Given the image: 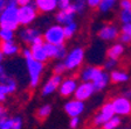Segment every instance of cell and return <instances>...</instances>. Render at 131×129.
<instances>
[{
  "label": "cell",
  "mask_w": 131,
  "mask_h": 129,
  "mask_svg": "<svg viewBox=\"0 0 131 129\" xmlns=\"http://www.w3.org/2000/svg\"><path fill=\"white\" fill-rule=\"evenodd\" d=\"M117 64H118V62L116 61V59H110V58H108L104 62V64H103V66H104V69H105L106 71H114V70H116V66H117Z\"/></svg>",
  "instance_id": "cell-32"
},
{
  "label": "cell",
  "mask_w": 131,
  "mask_h": 129,
  "mask_svg": "<svg viewBox=\"0 0 131 129\" xmlns=\"http://www.w3.org/2000/svg\"><path fill=\"white\" fill-rule=\"evenodd\" d=\"M8 118V112L7 109H6L5 107H4L3 105H0V129H1V127H3L4 122H5V120Z\"/></svg>",
  "instance_id": "cell-34"
},
{
  "label": "cell",
  "mask_w": 131,
  "mask_h": 129,
  "mask_svg": "<svg viewBox=\"0 0 131 129\" xmlns=\"http://www.w3.org/2000/svg\"><path fill=\"white\" fill-rule=\"evenodd\" d=\"M123 97H125V98H128V99L131 100V89H128L123 92Z\"/></svg>",
  "instance_id": "cell-42"
},
{
  "label": "cell",
  "mask_w": 131,
  "mask_h": 129,
  "mask_svg": "<svg viewBox=\"0 0 131 129\" xmlns=\"http://www.w3.org/2000/svg\"><path fill=\"white\" fill-rule=\"evenodd\" d=\"M116 3H117V0H102L98 6V11L101 13H108L115 7Z\"/></svg>",
  "instance_id": "cell-26"
},
{
  "label": "cell",
  "mask_w": 131,
  "mask_h": 129,
  "mask_svg": "<svg viewBox=\"0 0 131 129\" xmlns=\"http://www.w3.org/2000/svg\"><path fill=\"white\" fill-rule=\"evenodd\" d=\"M85 51L82 47H75L70 51H68V54L63 59V63L66 65V69L68 71L77 70L84 61Z\"/></svg>",
  "instance_id": "cell-4"
},
{
  "label": "cell",
  "mask_w": 131,
  "mask_h": 129,
  "mask_svg": "<svg viewBox=\"0 0 131 129\" xmlns=\"http://www.w3.org/2000/svg\"><path fill=\"white\" fill-rule=\"evenodd\" d=\"M115 116L114 107L111 101H108L101 106L98 113L93 118V124L95 127H102L106 121H109L111 118Z\"/></svg>",
  "instance_id": "cell-6"
},
{
  "label": "cell",
  "mask_w": 131,
  "mask_h": 129,
  "mask_svg": "<svg viewBox=\"0 0 131 129\" xmlns=\"http://www.w3.org/2000/svg\"><path fill=\"white\" fill-rule=\"evenodd\" d=\"M80 124H81V119L80 118H70V121H69L70 129H79Z\"/></svg>",
  "instance_id": "cell-35"
},
{
  "label": "cell",
  "mask_w": 131,
  "mask_h": 129,
  "mask_svg": "<svg viewBox=\"0 0 131 129\" xmlns=\"http://www.w3.org/2000/svg\"><path fill=\"white\" fill-rule=\"evenodd\" d=\"M50 114H52V106L48 105V104L41 106V107L36 110V118H38L39 120H41V121H43L45 119H47Z\"/></svg>",
  "instance_id": "cell-25"
},
{
  "label": "cell",
  "mask_w": 131,
  "mask_h": 129,
  "mask_svg": "<svg viewBox=\"0 0 131 129\" xmlns=\"http://www.w3.org/2000/svg\"><path fill=\"white\" fill-rule=\"evenodd\" d=\"M110 76V81L115 84H123V83H126L129 81L130 79V76H129L128 72H125L124 70H114L109 73Z\"/></svg>",
  "instance_id": "cell-23"
},
{
  "label": "cell",
  "mask_w": 131,
  "mask_h": 129,
  "mask_svg": "<svg viewBox=\"0 0 131 129\" xmlns=\"http://www.w3.org/2000/svg\"><path fill=\"white\" fill-rule=\"evenodd\" d=\"M121 33H122V34H125V35L131 36V23L122 24V27H121Z\"/></svg>",
  "instance_id": "cell-38"
},
{
  "label": "cell",
  "mask_w": 131,
  "mask_h": 129,
  "mask_svg": "<svg viewBox=\"0 0 131 129\" xmlns=\"http://www.w3.org/2000/svg\"><path fill=\"white\" fill-rule=\"evenodd\" d=\"M102 71H103V69L100 66H95V65L85 66L80 72V79L82 81H84V83H93L98 76L102 73Z\"/></svg>",
  "instance_id": "cell-18"
},
{
  "label": "cell",
  "mask_w": 131,
  "mask_h": 129,
  "mask_svg": "<svg viewBox=\"0 0 131 129\" xmlns=\"http://www.w3.org/2000/svg\"><path fill=\"white\" fill-rule=\"evenodd\" d=\"M19 46L16 44L14 41H9V42H1L0 43V51L3 52L4 56H15L19 52Z\"/></svg>",
  "instance_id": "cell-21"
},
{
  "label": "cell",
  "mask_w": 131,
  "mask_h": 129,
  "mask_svg": "<svg viewBox=\"0 0 131 129\" xmlns=\"http://www.w3.org/2000/svg\"><path fill=\"white\" fill-rule=\"evenodd\" d=\"M29 50H30V54H32V57L35 61L40 63H46L48 61V56H47V52H46V49H45V41L43 38L36 41L35 43H33L32 46L29 47Z\"/></svg>",
  "instance_id": "cell-13"
},
{
  "label": "cell",
  "mask_w": 131,
  "mask_h": 129,
  "mask_svg": "<svg viewBox=\"0 0 131 129\" xmlns=\"http://www.w3.org/2000/svg\"><path fill=\"white\" fill-rule=\"evenodd\" d=\"M22 56H24L25 63H26V69H27L28 79H29V86L32 89H35L40 84L42 73L45 71V64L38 62V61L33 58L29 48H25L22 50Z\"/></svg>",
  "instance_id": "cell-1"
},
{
  "label": "cell",
  "mask_w": 131,
  "mask_h": 129,
  "mask_svg": "<svg viewBox=\"0 0 131 129\" xmlns=\"http://www.w3.org/2000/svg\"><path fill=\"white\" fill-rule=\"evenodd\" d=\"M119 7L122 11H131V0H119Z\"/></svg>",
  "instance_id": "cell-36"
},
{
  "label": "cell",
  "mask_w": 131,
  "mask_h": 129,
  "mask_svg": "<svg viewBox=\"0 0 131 129\" xmlns=\"http://www.w3.org/2000/svg\"><path fill=\"white\" fill-rule=\"evenodd\" d=\"M63 30H64V35H66V38H71L75 33L77 32V23L76 22H71V23L67 24L63 27Z\"/></svg>",
  "instance_id": "cell-29"
},
{
  "label": "cell",
  "mask_w": 131,
  "mask_h": 129,
  "mask_svg": "<svg viewBox=\"0 0 131 129\" xmlns=\"http://www.w3.org/2000/svg\"><path fill=\"white\" fill-rule=\"evenodd\" d=\"M18 90V81L11 75H8L4 66L0 67V93L9 95Z\"/></svg>",
  "instance_id": "cell-5"
},
{
  "label": "cell",
  "mask_w": 131,
  "mask_h": 129,
  "mask_svg": "<svg viewBox=\"0 0 131 129\" xmlns=\"http://www.w3.org/2000/svg\"><path fill=\"white\" fill-rule=\"evenodd\" d=\"M19 26V6L16 0H7L5 9L0 13V28L15 32Z\"/></svg>",
  "instance_id": "cell-2"
},
{
  "label": "cell",
  "mask_w": 131,
  "mask_h": 129,
  "mask_svg": "<svg viewBox=\"0 0 131 129\" xmlns=\"http://www.w3.org/2000/svg\"><path fill=\"white\" fill-rule=\"evenodd\" d=\"M119 34H121L119 29H118V27H116L115 24H105V26H103L101 29L98 30L97 35L102 41L110 42V41L117 40Z\"/></svg>",
  "instance_id": "cell-17"
},
{
  "label": "cell",
  "mask_w": 131,
  "mask_h": 129,
  "mask_svg": "<svg viewBox=\"0 0 131 129\" xmlns=\"http://www.w3.org/2000/svg\"><path fill=\"white\" fill-rule=\"evenodd\" d=\"M91 129H96V128H91Z\"/></svg>",
  "instance_id": "cell-47"
},
{
  "label": "cell",
  "mask_w": 131,
  "mask_h": 129,
  "mask_svg": "<svg viewBox=\"0 0 131 129\" xmlns=\"http://www.w3.org/2000/svg\"><path fill=\"white\" fill-rule=\"evenodd\" d=\"M119 21L122 24L131 23V11H122L119 12Z\"/></svg>",
  "instance_id": "cell-31"
},
{
  "label": "cell",
  "mask_w": 131,
  "mask_h": 129,
  "mask_svg": "<svg viewBox=\"0 0 131 129\" xmlns=\"http://www.w3.org/2000/svg\"><path fill=\"white\" fill-rule=\"evenodd\" d=\"M6 98H7V95H5V94H3V93H0V105H1V104L5 101Z\"/></svg>",
  "instance_id": "cell-44"
},
{
  "label": "cell",
  "mask_w": 131,
  "mask_h": 129,
  "mask_svg": "<svg viewBox=\"0 0 131 129\" xmlns=\"http://www.w3.org/2000/svg\"><path fill=\"white\" fill-rule=\"evenodd\" d=\"M77 85H79V81L75 77H67V78L62 79V83L60 84V87H59L57 92L60 93L61 97L69 98L74 95V93L77 89Z\"/></svg>",
  "instance_id": "cell-10"
},
{
  "label": "cell",
  "mask_w": 131,
  "mask_h": 129,
  "mask_svg": "<svg viewBox=\"0 0 131 129\" xmlns=\"http://www.w3.org/2000/svg\"><path fill=\"white\" fill-rule=\"evenodd\" d=\"M71 6L74 7V9L76 11L77 14H82L84 12L85 7H87V0H73L71 1Z\"/></svg>",
  "instance_id": "cell-30"
},
{
  "label": "cell",
  "mask_w": 131,
  "mask_h": 129,
  "mask_svg": "<svg viewBox=\"0 0 131 129\" xmlns=\"http://www.w3.org/2000/svg\"><path fill=\"white\" fill-rule=\"evenodd\" d=\"M45 49H46L48 59H57V61H63L68 54L67 48L64 46H53L49 43L45 42Z\"/></svg>",
  "instance_id": "cell-16"
},
{
  "label": "cell",
  "mask_w": 131,
  "mask_h": 129,
  "mask_svg": "<svg viewBox=\"0 0 131 129\" xmlns=\"http://www.w3.org/2000/svg\"><path fill=\"white\" fill-rule=\"evenodd\" d=\"M14 30L9 29H3L0 28V40L1 42H9V41H14Z\"/></svg>",
  "instance_id": "cell-28"
},
{
  "label": "cell",
  "mask_w": 131,
  "mask_h": 129,
  "mask_svg": "<svg viewBox=\"0 0 131 129\" xmlns=\"http://www.w3.org/2000/svg\"><path fill=\"white\" fill-rule=\"evenodd\" d=\"M42 38L46 43L53 44V46H64V42L67 40L63 27L57 23L49 26L42 34Z\"/></svg>",
  "instance_id": "cell-3"
},
{
  "label": "cell",
  "mask_w": 131,
  "mask_h": 129,
  "mask_svg": "<svg viewBox=\"0 0 131 129\" xmlns=\"http://www.w3.org/2000/svg\"><path fill=\"white\" fill-rule=\"evenodd\" d=\"M109 83H110L109 73H106L105 71L103 70L101 75L98 76L97 78H96L91 84H93L94 89H95L96 92H101V91H103V90L106 89V86L109 85Z\"/></svg>",
  "instance_id": "cell-20"
},
{
  "label": "cell",
  "mask_w": 131,
  "mask_h": 129,
  "mask_svg": "<svg viewBox=\"0 0 131 129\" xmlns=\"http://www.w3.org/2000/svg\"><path fill=\"white\" fill-rule=\"evenodd\" d=\"M38 18V9L34 4L19 7V23L20 26H29Z\"/></svg>",
  "instance_id": "cell-8"
},
{
  "label": "cell",
  "mask_w": 131,
  "mask_h": 129,
  "mask_svg": "<svg viewBox=\"0 0 131 129\" xmlns=\"http://www.w3.org/2000/svg\"><path fill=\"white\" fill-rule=\"evenodd\" d=\"M6 5H7V0H0V13L5 9Z\"/></svg>",
  "instance_id": "cell-43"
},
{
  "label": "cell",
  "mask_w": 131,
  "mask_h": 129,
  "mask_svg": "<svg viewBox=\"0 0 131 129\" xmlns=\"http://www.w3.org/2000/svg\"><path fill=\"white\" fill-rule=\"evenodd\" d=\"M33 4L36 7L38 12L41 13H52L56 8H59L57 0H34Z\"/></svg>",
  "instance_id": "cell-19"
},
{
  "label": "cell",
  "mask_w": 131,
  "mask_h": 129,
  "mask_svg": "<svg viewBox=\"0 0 131 129\" xmlns=\"http://www.w3.org/2000/svg\"><path fill=\"white\" fill-rule=\"evenodd\" d=\"M19 37L25 44H29L32 46L33 43H35L36 41L41 40L42 38V35L41 33L39 32L35 28H30V27H26L22 28L19 33Z\"/></svg>",
  "instance_id": "cell-15"
},
{
  "label": "cell",
  "mask_w": 131,
  "mask_h": 129,
  "mask_svg": "<svg viewBox=\"0 0 131 129\" xmlns=\"http://www.w3.org/2000/svg\"><path fill=\"white\" fill-rule=\"evenodd\" d=\"M102 0H87V5L90 8H98Z\"/></svg>",
  "instance_id": "cell-40"
},
{
  "label": "cell",
  "mask_w": 131,
  "mask_h": 129,
  "mask_svg": "<svg viewBox=\"0 0 131 129\" xmlns=\"http://www.w3.org/2000/svg\"><path fill=\"white\" fill-rule=\"evenodd\" d=\"M16 4L19 7H22V6H27V5H30L32 3V0H16Z\"/></svg>",
  "instance_id": "cell-41"
},
{
  "label": "cell",
  "mask_w": 131,
  "mask_h": 129,
  "mask_svg": "<svg viewBox=\"0 0 131 129\" xmlns=\"http://www.w3.org/2000/svg\"><path fill=\"white\" fill-rule=\"evenodd\" d=\"M118 40H119V43H122L123 46H124V44H130L131 43V36L125 35V34H122V33H121L119 36H118Z\"/></svg>",
  "instance_id": "cell-37"
},
{
  "label": "cell",
  "mask_w": 131,
  "mask_h": 129,
  "mask_svg": "<svg viewBox=\"0 0 131 129\" xmlns=\"http://www.w3.org/2000/svg\"><path fill=\"white\" fill-rule=\"evenodd\" d=\"M76 11L74 9L73 6H69L63 9H59V12L55 15V20H56L57 24H60L62 27L67 26V24L75 22V16H76Z\"/></svg>",
  "instance_id": "cell-11"
},
{
  "label": "cell",
  "mask_w": 131,
  "mask_h": 129,
  "mask_svg": "<svg viewBox=\"0 0 131 129\" xmlns=\"http://www.w3.org/2000/svg\"><path fill=\"white\" fill-rule=\"evenodd\" d=\"M121 124H122V119L119 116L115 115L114 118H111L109 121H106L102 126V129H117Z\"/></svg>",
  "instance_id": "cell-27"
},
{
  "label": "cell",
  "mask_w": 131,
  "mask_h": 129,
  "mask_svg": "<svg viewBox=\"0 0 131 129\" xmlns=\"http://www.w3.org/2000/svg\"><path fill=\"white\" fill-rule=\"evenodd\" d=\"M53 71H54V75H62L64 71H67V69H66V65H64V63H63V61L57 62L56 64L54 65V67H53Z\"/></svg>",
  "instance_id": "cell-33"
},
{
  "label": "cell",
  "mask_w": 131,
  "mask_h": 129,
  "mask_svg": "<svg viewBox=\"0 0 131 129\" xmlns=\"http://www.w3.org/2000/svg\"><path fill=\"white\" fill-rule=\"evenodd\" d=\"M123 129H131L130 127H125V128H123Z\"/></svg>",
  "instance_id": "cell-46"
},
{
  "label": "cell",
  "mask_w": 131,
  "mask_h": 129,
  "mask_svg": "<svg viewBox=\"0 0 131 129\" xmlns=\"http://www.w3.org/2000/svg\"><path fill=\"white\" fill-rule=\"evenodd\" d=\"M123 54H124V46L119 42L114 43V44L106 50V57L110 59H116V61H118V58H119Z\"/></svg>",
  "instance_id": "cell-24"
},
{
  "label": "cell",
  "mask_w": 131,
  "mask_h": 129,
  "mask_svg": "<svg viewBox=\"0 0 131 129\" xmlns=\"http://www.w3.org/2000/svg\"><path fill=\"white\" fill-rule=\"evenodd\" d=\"M24 121L21 116H8L5 120L1 129H22Z\"/></svg>",
  "instance_id": "cell-22"
},
{
  "label": "cell",
  "mask_w": 131,
  "mask_h": 129,
  "mask_svg": "<svg viewBox=\"0 0 131 129\" xmlns=\"http://www.w3.org/2000/svg\"><path fill=\"white\" fill-rule=\"evenodd\" d=\"M4 55H3V52H1V51H0V67L3 66V62H4Z\"/></svg>",
  "instance_id": "cell-45"
},
{
  "label": "cell",
  "mask_w": 131,
  "mask_h": 129,
  "mask_svg": "<svg viewBox=\"0 0 131 129\" xmlns=\"http://www.w3.org/2000/svg\"><path fill=\"white\" fill-rule=\"evenodd\" d=\"M63 109L69 118H80L85 109V104L77 99H70L64 104Z\"/></svg>",
  "instance_id": "cell-9"
},
{
  "label": "cell",
  "mask_w": 131,
  "mask_h": 129,
  "mask_svg": "<svg viewBox=\"0 0 131 129\" xmlns=\"http://www.w3.org/2000/svg\"><path fill=\"white\" fill-rule=\"evenodd\" d=\"M112 107H114L115 115L117 116H129L131 115V100L128 98L118 95L111 100Z\"/></svg>",
  "instance_id": "cell-7"
},
{
  "label": "cell",
  "mask_w": 131,
  "mask_h": 129,
  "mask_svg": "<svg viewBox=\"0 0 131 129\" xmlns=\"http://www.w3.org/2000/svg\"><path fill=\"white\" fill-rule=\"evenodd\" d=\"M95 89L91 83H84L82 81L77 85V89L74 93V99H77L80 101H87L88 99L93 97V94L95 93Z\"/></svg>",
  "instance_id": "cell-12"
},
{
  "label": "cell",
  "mask_w": 131,
  "mask_h": 129,
  "mask_svg": "<svg viewBox=\"0 0 131 129\" xmlns=\"http://www.w3.org/2000/svg\"><path fill=\"white\" fill-rule=\"evenodd\" d=\"M62 76L61 75H53L46 83L42 86V90H41V94L43 97L47 95H50V94L55 93L56 91H59V87H60V84L62 83Z\"/></svg>",
  "instance_id": "cell-14"
},
{
  "label": "cell",
  "mask_w": 131,
  "mask_h": 129,
  "mask_svg": "<svg viewBox=\"0 0 131 129\" xmlns=\"http://www.w3.org/2000/svg\"><path fill=\"white\" fill-rule=\"evenodd\" d=\"M71 1L73 0H57L59 3V8L60 9H63V8H67L71 5Z\"/></svg>",
  "instance_id": "cell-39"
}]
</instances>
